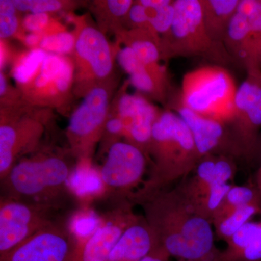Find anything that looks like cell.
I'll list each match as a JSON object with an SVG mask.
<instances>
[{"instance_id":"9","label":"cell","mask_w":261,"mask_h":261,"mask_svg":"<svg viewBox=\"0 0 261 261\" xmlns=\"http://www.w3.org/2000/svg\"><path fill=\"white\" fill-rule=\"evenodd\" d=\"M130 200L115 202L95 228L84 238H77L72 261H107L121 235L140 217Z\"/></svg>"},{"instance_id":"41","label":"cell","mask_w":261,"mask_h":261,"mask_svg":"<svg viewBox=\"0 0 261 261\" xmlns=\"http://www.w3.org/2000/svg\"><path fill=\"white\" fill-rule=\"evenodd\" d=\"M5 89H6V82L3 73H0V94L4 93Z\"/></svg>"},{"instance_id":"38","label":"cell","mask_w":261,"mask_h":261,"mask_svg":"<svg viewBox=\"0 0 261 261\" xmlns=\"http://www.w3.org/2000/svg\"><path fill=\"white\" fill-rule=\"evenodd\" d=\"M106 128L111 133L117 134L121 132L122 130L125 129V125L122 119L113 118L108 122Z\"/></svg>"},{"instance_id":"2","label":"cell","mask_w":261,"mask_h":261,"mask_svg":"<svg viewBox=\"0 0 261 261\" xmlns=\"http://www.w3.org/2000/svg\"><path fill=\"white\" fill-rule=\"evenodd\" d=\"M154 163L148 177L130 197L137 200L153 192L167 190L172 184L188 177L200 160L193 137L177 113L165 111L152 126L148 145Z\"/></svg>"},{"instance_id":"34","label":"cell","mask_w":261,"mask_h":261,"mask_svg":"<svg viewBox=\"0 0 261 261\" xmlns=\"http://www.w3.org/2000/svg\"><path fill=\"white\" fill-rule=\"evenodd\" d=\"M128 15H129L130 20L133 23L138 25H143L146 23L151 25L147 10L141 3L132 5L128 12Z\"/></svg>"},{"instance_id":"24","label":"cell","mask_w":261,"mask_h":261,"mask_svg":"<svg viewBox=\"0 0 261 261\" xmlns=\"http://www.w3.org/2000/svg\"><path fill=\"white\" fill-rule=\"evenodd\" d=\"M17 130L4 125L0 127V180H3L14 166V148Z\"/></svg>"},{"instance_id":"30","label":"cell","mask_w":261,"mask_h":261,"mask_svg":"<svg viewBox=\"0 0 261 261\" xmlns=\"http://www.w3.org/2000/svg\"><path fill=\"white\" fill-rule=\"evenodd\" d=\"M15 8L22 11L31 10L32 13H46L61 8V3L56 0H15Z\"/></svg>"},{"instance_id":"27","label":"cell","mask_w":261,"mask_h":261,"mask_svg":"<svg viewBox=\"0 0 261 261\" xmlns=\"http://www.w3.org/2000/svg\"><path fill=\"white\" fill-rule=\"evenodd\" d=\"M231 261H261V219L254 221L250 241Z\"/></svg>"},{"instance_id":"14","label":"cell","mask_w":261,"mask_h":261,"mask_svg":"<svg viewBox=\"0 0 261 261\" xmlns=\"http://www.w3.org/2000/svg\"><path fill=\"white\" fill-rule=\"evenodd\" d=\"M159 246L145 217L140 215L125 230L107 261H140Z\"/></svg>"},{"instance_id":"17","label":"cell","mask_w":261,"mask_h":261,"mask_svg":"<svg viewBox=\"0 0 261 261\" xmlns=\"http://www.w3.org/2000/svg\"><path fill=\"white\" fill-rule=\"evenodd\" d=\"M224 44L233 61L243 65L245 70L261 67L254 56L247 19L238 10L228 27Z\"/></svg>"},{"instance_id":"33","label":"cell","mask_w":261,"mask_h":261,"mask_svg":"<svg viewBox=\"0 0 261 261\" xmlns=\"http://www.w3.org/2000/svg\"><path fill=\"white\" fill-rule=\"evenodd\" d=\"M48 20L49 17L46 13H32L25 17L24 25L31 32H38L44 29Z\"/></svg>"},{"instance_id":"36","label":"cell","mask_w":261,"mask_h":261,"mask_svg":"<svg viewBox=\"0 0 261 261\" xmlns=\"http://www.w3.org/2000/svg\"><path fill=\"white\" fill-rule=\"evenodd\" d=\"M72 68L68 62L65 63L61 74L56 81L57 89L61 92L66 90L72 78Z\"/></svg>"},{"instance_id":"20","label":"cell","mask_w":261,"mask_h":261,"mask_svg":"<svg viewBox=\"0 0 261 261\" xmlns=\"http://www.w3.org/2000/svg\"><path fill=\"white\" fill-rule=\"evenodd\" d=\"M252 204L261 205V194L255 184L233 185L215 214L212 223L231 211Z\"/></svg>"},{"instance_id":"21","label":"cell","mask_w":261,"mask_h":261,"mask_svg":"<svg viewBox=\"0 0 261 261\" xmlns=\"http://www.w3.org/2000/svg\"><path fill=\"white\" fill-rule=\"evenodd\" d=\"M148 13L149 22L155 33L166 36V43L171 36V27L174 18L173 1L171 0H142Z\"/></svg>"},{"instance_id":"19","label":"cell","mask_w":261,"mask_h":261,"mask_svg":"<svg viewBox=\"0 0 261 261\" xmlns=\"http://www.w3.org/2000/svg\"><path fill=\"white\" fill-rule=\"evenodd\" d=\"M258 215H261L260 204L244 206L231 211L212 223L215 236L226 243L244 225Z\"/></svg>"},{"instance_id":"1","label":"cell","mask_w":261,"mask_h":261,"mask_svg":"<svg viewBox=\"0 0 261 261\" xmlns=\"http://www.w3.org/2000/svg\"><path fill=\"white\" fill-rule=\"evenodd\" d=\"M160 246L185 261H216L221 250L215 244L210 221L197 214L176 186L137 200Z\"/></svg>"},{"instance_id":"25","label":"cell","mask_w":261,"mask_h":261,"mask_svg":"<svg viewBox=\"0 0 261 261\" xmlns=\"http://www.w3.org/2000/svg\"><path fill=\"white\" fill-rule=\"evenodd\" d=\"M47 56L42 49H36L24 57L14 70L15 80L19 83H27L37 71L39 65L42 64Z\"/></svg>"},{"instance_id":"10","label":"cell","mask_w":261,"mask_h":261,"mask_svg":"<svg viewBox=\"0 0 261 261\" xmlns=\"http://www.w3.org/2000/svg\"><path fill=\"white\" fill-rule=\"evenodd\" d=\"M76 241L68 225L58 220L0 257V261H72Z\"/></svg>"},{"instance_id":"23","label":"cell","mask_w":261,"mask_h":261,"mask_svg":"<svg viewBox=\"0 0 261 261\" xmlns=\"http://www.w3.org/2000/svg\"><path fill=\"white\" fill-rule=\"evenodd\" d=\"M232 185L233 184L217 185L193 202H187L197 214L212 224L215 214Z\"/></svg>"},{"instance_id":"31","label":"cell","mask_w":261,"mask_h":261,"mask_svg":"<svg viewBox=\"0 0 261 261\" xmlns=\"http://www.w3.org/2000/svg\"><path fill=\"white\" fill-rule=\"evenodd\" d=\"M118 63L129 75L145 67L141 63L135 51L130 47L121 49L118 55Z\"/></svg>"},{"instance_id":"15","label":"cell","mask_w":261,"mask_h":261,"mask_svg":"<svg viewBox=\"0 0 261 261\" xmlns=\"http://www.w3.org/2000/svg\"><path fill=\"white\" fill-rule=\"evenodd\" d=\"M108 106V94L105 89L91 91L70 118V133L80 140L88 139L102 124Z\"/></svg>"},{"instance_id":"6","label":"cell","mask_w":261,"mask_h":261,"mask_svg":"<svg viewBox=\"0 0 261 261\" xmlns=\"http://www.w3.org/2000/svg\"><path fill=\"white\" fill-rule=\"evenodd\" d=\"M234 99V113L228 123L233 140L246 160H251L259 149L261 128V67L246 70Z\"/></svg>"},{"instance_id":"7","label":"cell","mask_w":261,"mask_h":261,"mask_svg":"<svg viewBox=\"0 0 261 261\" xmlns=\"http://www.w3.org/2000/svg\"><path fill=\"white\" fill-rule=\"evenodd\" d=\"M58 209L14 199L0 198V257L42 228L58 221Z\"/></svg>"},{"instance_id":"39","label":"cell","mask_w":261,"mask_h":261,"mask_svg":"<svg viewBox=\"0 0 261 261\" xmlns=\"http://www.w3.org/2000/svg\"><path fill=\"white\" fill-rule=\"evenodd\" d=\"M39 41V36L37 34H29L25 37V42L29 46L36 45Z\"/></svg>"},{"instance_id":"4","label":"cell","mask_w":261,"mask_h":261,"mask_svg":"<svg viewBox=\"0 0 261 261\" xmlns=\"http://www.w3.org/2000/svg\"><path fill=\"white\" fill-rule=\"evenodd\" d=\"M238 88L224 66L204 65L184 75L178 100L194 112L227 125L234 113Z\"/></svg>"},{"instance_id":"28","label":"cell","mask_w":261,"mask_h":261,"mask_svg":"<svg viewBox=\"0 0 261 261\" xmlns=\"http://www.w3.org/2000/svg\"><path fill=\"white\" fill-rule=\"evenodd\" d=\"M15 14V7L13 1H0V37H9L16 31L18 21Z\"/></svg>"},{"instance_id":"11","label":"cell","mask_w":261,"mask_h":261,"mask_svg":"<svg viewBox=\"0 0 261 261\" xmlns=\"http://www.w3.org/2000/svg\"><path fill=\"white\" fill-rule=\"evenodd\" d=\"M175 110L190 128L200 159L209 154L243 157L226 123L194 112L179 100Z\"/></svg>"},{"instance_id":"42","label":"cell","mask_w":261,"mask_h":261,"mask_svg":"<svg viewBox=\"0 0 261 261\" xmlns=\"http://www.w3.org/2000/svg\"><path fill=\"white\" fill-rule=\"evenodd\" d=\"M178 261H185V260H178Z\"/></svg>"},{"instance_id":"32","label":"cell","mask_w":261,"mask_h":261,"mask_svg":"<svg viewBox=\"0 0 261 261\" xmlns=\"http://www.w3.org/2000/svg\"><path fill=\"white\" fill-rule=\"evenodd\" d=\"M130 84L142 92H152L156 87V82L146 67L130 75Z\"/></svg>"},{"instance_id":"35","label":"cell","mask_w":261,"mask_h":261,"mask_svg":"<svg viewBox=\"0 0 261 261\" xmlns=\"http://www.w3.org/2000/svg\"><path fill=\"white\" fill-rule=\"evenodd\" d=\"M108 8L111 13L116 16H122L129 12L132 7V1L130 0H109L108 1Z\"/></svg>"},{"instance_id":"18","label":"cell","mask_w":261,"mask_h":261,"mask_svg":"<svg viewBox=\"0 0 261 261\" xmlns=\"http://www.w3.org/2000/svg\"><path fill=\"white\" fill-rule=\"evenodd\" d=\"M240 0H200L202 19L209 37L224 45L231 20L238 12Z\"/></svg>"},{"instance_id":"37","label":"cell","mask_w":261,"mask_h":261,"mask_svg":"<svg viewBox=\"0 0 261 261\" xmlns=\"http://www.w3.org/2000/svg\"><path fill=\"white\" fill-rule=\"evenodd\" d=\"M170 257L168 252L159 246L140 261H169Z\"/></svg>"},{"instance_id":"29","label":"cell","mask_w":261,"mask_h":261,"mask_svg":"<svg viewBox=\"0 0 261 261\" xmlns=\"http://www.w3.org/2000/svg\"><path fill=\"white\" fill-rule=\"evenodd\" d=\"M74 45V38L67 32L59 33L44 38L40 42L43 50L56 53H65L72 49Z\"/></svg>"},{"instance_id":"26","label":"cell","mask_w":261,"mask_h":261,"mask_svg":"<svg viewBox=\"0 0 261 261\" xmlns=\"http://www.w3.org/2000/svg\"><path fill=\"white\" fill-rule=\"evenodd\" d=\"M66 63L61 57L49 55L42 62L41 72L35 80V84L39 88L46 87L53 81L56 82L61 74L63 67Z\"/></svg>"},{"instance_id":"5","label":"cell","mask_w":261,"mask_h":261,"mask_svg":"<svg viewBox=\"0 0 261 261\" xmlns=\"http://www.w3.org/2000/svg\"><path fill=\"white\" fill-rule=\"evenodd\" d=\"M174 18L166 44L170 56L200 57L222 65L233 63L224 45L209 37L202 19L200 0L173 1Z\"/></svg>"},{"instance_id":"8","label":"cell","mask_w":261,"mask_h":261,"mask_svg":"<svg viewBox=\"0 0 261 261\" xmlns=\"http://www.w3.org/2000/svg\"><path fill=\"white\" fill-rule=\"evenodd\" d=\"M147 167L145 152L130 142L111 146L100 171L101 181L107 195L115 202L129 200L135 189L145 181Z\"/></svg>"},{"instance_id":"40","label":"cell","mask_w":261,"mask_h":261,"mask_svg":"<svg viewBox=\"0 0 261 261\" xmlns=\"http://www.w3.org/2000/svg\"><path fill=\"white\" fill-rule=\"evenodd\" d=\"M255 185L258 189L259 191H260L261 194V163L260 165V167H259L258 170H257L256 176H255Z\"/></svg>"},{"instance_id":"16","label":"cell","mask_w":261,"mask_h":261,"mask_svg":"<svg viewBox=\"0 0 261 261\" xmlns=\"http://www.w3.org/2000/svg\"><path fill=\"white\" fill-rule=\"evenodd\" d=\"M79 56L88 62L97 76L105 77L112 68L111 50L104 35L94 28L87 27L81 33L75 43Z\"/></svg>"},{"instance_id":"3","label":"cell","mask_w":261,"mask_h":261,"mask_svg":"<svg viewBox=\"0 0 261 261\" xmlns=\"http://www.w3.org/2000/svg\"><path fill=\"white\" fill-rule=\"evenodd\" d=\"M70 173L66 161L57 156L22 161L2 180L1 196L61 208L68 195Z\"/></svg>"},{"instance_id":"12","label":"cell","mask_w":261,"mask_h":261,"mask_svg":"<svg viewBox=\"0 0 261 261\" xmlns=\"http://www.w3.org/2000/svg\"><path fill=\"white\" fill-rule=\"evenodd\" d=\"M235 161L219 154L202 157L191 174L177 187L189 202H193L217 185L232 184L237 173Z\"/></svg>"},{"instance_id":"13","label":"cell","mask_w":261,"mask_h":261,"mask_svg":"<svg viewBox=\"0 0 261 261\" xmlns=\"http://www.w3.org/2000/svg\"><path fill=\"white\" fill-rule=\"evenodd\" d=\"M118 111L134 145L140 148L148 146L152 126L159 116L153 106L140 96L126 94L120 99Z\"/></svg>"},{"instance_id":"22","label":"cell","mask_w":261,"mask_h":261,"mask_svg":"<svg viewBox=\"0 0 261 261\" xmlns=\"http://www.w3.org/2000/svg\"><path fill=\"white\" fill-rule=\"evenodd\" d=\"M238 10L247 19L254 56L261 66V0H240Z\"/></svg>"}]
</instances>
